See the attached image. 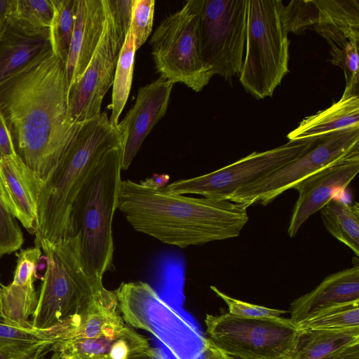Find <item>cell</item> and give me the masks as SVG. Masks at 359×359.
I'll return each instance as SVG.
<instances>
[{"label":"cell","instance_id":"13","mask_svg":"<svg viewBox=\"0 0 359 359\" xmlns=\"http://www.w3.org/2000/svg\"><path fill=\"white\" fill-rule=\"evenodd\" d=\"M359 153V128L320 140L307 152L284 166L236 191L228 200L266 205L284 191L320 169Z\"/></svg>","mask_w":359,"mask_h":359},{"label":"cell","instance_id":"23","mask_svg":"<svg viewBox=\"0 0 359 359\" xmlns=\"http://www.w3.org/2000/svg\"><path fill=\"white\" fill-rule=\"evenodd\" d=\"M53 15L51 0H9L6 21L8 27L30 36L49 35Z\"/></svg>","mask_w":359,"mask_h":359},{"label":"cell","instance_id":"41","mask_svg":"<svg viewBox=\"0 0 359 359\" xmlns=\"http://www.w3.org/2000/svg\"><path fill=\"white\" fill-rule=\"evenodd\" d=\"M129 359H170L169 356L160 348L150 347L145 351L137 354Z\"/></svg>","mask_w":359,"mask_h":359},{"label":"cell","instance_id":"42","mask_svg":"<svg viewBox=\"0 0 359 359\" xmlns=\"http://www.w3.org/2000/svg\"><path fill=\"white\" fill-rule=\"evenodd\" d=\"M322 359H359V344Z\"/></svg>","mask_w":359,"mask_h":359},{"label":"cell","instance_id":"47","mask_svg":"<svg viewBox=\"0 0 359 359\" xmlns=\"http://www.w3.org/2000/svg\"><path fill=\"white\" fill-rule=\"evenodd\" d=\"M1 285H2V284H1V280H0V295H1Z\"/></svg>","mask_w":359,"mask_h":359},{"label":"cell","instance_id":"9","mask_svg":"<svg viewBox=\"0 0 359 359\" xmlns=\"http://www.w3.org/2000/svg\"><path fill=\"white\" fill-rule=\"evenodd\" d=\"M134 0H104L106 19L99 43L79 80L68 92L74 123L101 114L103 98L112 86L118 55L130 29Z\"/></svg>","mask_w":359,"mask_h":359},{"label":"cell","instance_id":"35","mask_svg":"<svg viewBox=\"0 0 359 359\" xmlns=\"http://www.w3.org/2000/svg\"><path fill=\"white\" fill-rule=\"evenodd\" d=\"M23 242L21 229L7 208L0 191V257L19 250Z\"/></svg>","mask_w":359,"mask_h":359},{"label":"cell","instance_id":"34","mask_svg":"<svg viewBox=\"0 0 359 359\" xmlns=\"http://www.w3.org/2000/svg\"><path fill=\"white\" fill-rule=\"evenodd\" d=\"M147 338L129 326H125L113 340L105 359H129L150 348Z\"/></svg>","mask_w":359,"mask_h":359},{"label":"cell","instance_id":"14","mask_svg":"<svg viewBox=\"0 0 359 359\" xmlns=\"http://www.w3.org/2000/svg\"><path fill=\"white\" fill-rule=\"evenodd\" d=\"M359 172V153L326 166L306 177L292 189L299 196L287 227L294 237L302 225L332 198L343 192Z\"/></svg>","mask_w":359,"mask_h":359},{"label":"cell","instance_id":"32","mask_svg":"<svg viewBox=\"0 0 359 359\" xmlns=\"http://www.w3.org/2000/svg\"><path fill=\"white\" fill-rule=\"evenodd\" d=\"M283 25L289 33L300 34L318 24V15L313 0L291 1L282 10Z\"/></svg>","mask_w":359,"mask_h":359},{"label":"cell","instance_id":"26","mask_svg":"<svg viewBox=\"0 0 359 359\" xmlns=\"http://www.w3.org/2000/svg\"><path fill=\"white\" fill-rule=\"evenodd\" d=\"M135 51L133 36L129 29L118 55L112 84L111 103L108 107L111 109L109 121L114 126L118 123L130 91Z\"/></svg>","mask_w":359,"mask_h":359},{"label":"cell","instance_id":"15","mask_svg":"<svg viewBox=\"0 0 359 359\" xmlns=\"http://www.w3.org/2000/svg\"><path fill=\"white\" fill-rule=\"evenodd\" d=\"M174 84L160 76L139 88L135 104L117 125L122 136V170L130 167L147 136L165 114Z\"/></svg>","mask_w":359,"mask_h":359},{"label":"cell","instance_id":"27","mask_svg":"<svg viewBox=\"0 0 359 359\" xmlns=\"http://www.w3.org/2000/svg\"><path fill=\"white\" fill-rule=\"evenodd\" d=\"M53 15L49 28L53 53L66 64L72 38L77 0H51Z\"/></svg>","mask_w":359,"mask_h":359},{"label":"cell","instance_id":"39","mask_svg":"<svg viewBox=\"0 0 359 359\" xmlns=\"http://www.w3.org/2000/svg\"><path fill=\"white\" fill-rule=\"evenodd\" d=\"M52 346H43L31 351H15L0 348V359H40Z\"/></svg>","mask_w":359,"mask_h":359},{"label":"cell","instance_id":"3","mask_svg":"<svg viewBox=\"0 0 359 359\" xmlns=\"http://www.w3.org/2000/svg\"><path fill=\"white\" fill-rule=\"evenodd\" d=\"M122 146V136L106 112L79 123L58 163L41 180L35 223V246L70 236L73 203L100 158Z\"/></svg>","mask_w":359,"mask_h":359},{"label":"cell","instance_id":"20","mask_svg":"<svg viewBox=\"0 0 359 359\" xmlns=\"http://www.w3.org/2000/svg\"><path fill=\"white\" fill-rule=\"evenodd\" d=\"M313 27L331 47L330 62L344 74V90L358 93L359 27L330 24H318Z\"/></svg>","mask_w":359,"mask_h":359},{"label":"cell","instance_id":"28","mask_svg":"<svg viewBox=\"0 0 359 359\" xmlns=\"http://www.w3.org/2000/svg\"><path fill=\"white\" fill-rule=\"evenodd\" d=\"M58 342L57 339L48 332L20 327L0 318V348L31 351Z\"/></svg>","mask_w":359,"mask_h":359},{"label":"cell","instance_id":"8","mask_svg":"<svg viewBox=\"0 0 359 359\" xmlns=\"http://www.w3.org/2000/svg\"><path fill=\"white\" fill-rule=\"evenodd\" d=\"M197 15L198 51L212 75L231 80L244 58L248 0H190Z\"/></svg>","mask_w":359,"mask_h":359},{"label":"cell","instance_id":"29","mask_svg":"<svg viewBox=\"0 0 359 359\" xmlns=\"http://www.w3.org/2000/svg\"><path fill=\"white\" fill-rule=\"evenodd\" d=\"M299 329L342 330L359 327V301L326 309L297 325Z\"/></svg>","mask_w":359,"mask_h":359},{"label":"cell","instance_id":"31","mask_svg":"<svg viewBox=\"0 0 359 359\" xmlns=\"http://www.w3.org/2000/svg\"><path fill=\"white\" fill-rule=\"evenodd\" d=\"M112 341L104 337L70 339L53 344L51 351L74 359H105Z\"/></svg>","mask_w":359,"mask_h":359},{"label":"cell","instance_id":"30","mask_svg":"<svg viewBox=\"0 0 359 359\" xmlns=\"http://www.w3.org/2000/svg\"><path fill=\"white\" fill-rule=\"evenodd\" d=\"M318 24L359 27L358 0H313Z\"/></svg>","mask_w":359,"mask_h":359},{"label":"cell","instance_id":"11","mask_svg":"<svg viewBox=\"0 0 359 359\" xmlns=\"http://www.w3.org/2000/svg\"><path fill=\"white\" fill-rule=\"evenodd\" d=\"M149 43L156 69L161 77L201 92L213 76L200 57L197 15L190 0L162 20Z\"/></svg>","mask_w":359,"mask_h":359},{"label":"cell","instance_id":"19","mask_svg":"<svg viewBox=\"0 0 359 359\" xmlns=\"http://www.w3.org/2000/svg\"><path fill=\"white\" fill-rule=\"evenodd\" d=\"M353 128H359V95L344 90L330 107L304 118L287 138L289 141L320 140Z\"/></svg>","mask_w":359,"mask_h":359},{"label":"cell","instance_id":"37","mask_svg":"<svg viewBox=\"0 0 359 359\" xmlns=\"http://www.w3.org/2000/svg\"><path fill=\"white\" fill-rule=\"evenodd\" d=\"M16 255L17 264L12 283L20 285L34 283L37 265L42 255L41 249L35 246L22 250Z\"/></svg>","mask_w":359,"mask_h":359},{"label":"cell","instance_id":"33","mask_svg":"<svg viewBox=\"0 0 359 359\" xmlns=\"http://www.w3.org/2000/svg\"><path fill=\"white\" fill-rule=\"evenodd\" d=\"M155 3L154 0L133 1L130 30L136 50L145 43L151 32Z\"/></svg>","mask_w":359,"mask_h":359},{"label":"cell","instance_id":"7","mask_svg":"<svg viewBox=\"0 0 359 359\" xmlns=\"http://www.w3.org/2000/svg\"><path fill=\"white\" fill-rule=\"evenodd\" d=\"M115 292L123 320L151 334L174 359H196L205 351L208 339L148 283H122Z\"/></svg>","mask_w":359,"mask_h":359},{"label":"cell","instance_id":"6","mask_svg":"<svg viewBox=\"0 0 359 359\" xmlns=\"http://www.w3.org/2000/svg\"><path fill=\"white\" fill-rule=\"evenodd\" d=\"M280 0H248L245 55L240 82L257 99L272 96L289 72V45Z\"/></svg>","mask_w":359,"mask_h":359},{"label":"cell","instance_id":"2","mask_svg":"<svg viewBox=\"0 0 359 359\" xmlns=\"http://www.w3.org/2000/svg\"><path fill=\"white\" fill-rule=\"evenodd\" d=\"M249 206L187 196L126 180L121 184L118 208L136 231L184 248L238 236L249 220Z\"/></svg>","mask_w":359,"mask_h":359},{"label":"cell","instance_id":"36","mask_svg":"<svg viewBox=\"0 0 359 359\" xmlns=\"http://www.w3.org/2000/svg\"><path fill=\"white\" fill-rule=\"evenodd\" d=\"M210 288L226 304L229 313L236 316L242 318H276L288 313L285 310L268 308L233 298L213 285H211Z\"/></svg>","mask_w":359,"mask_h":359},{"label":"cell","instance_id":"12","mask_svg":"<svg viewBox=\"0 0 359 359\" xmlns=\"http://www.w3.org/2000/svg\"><path fill=\"white\" fill-rule=\"evenodd\" d=\"M319 141H288L272 149L252 152L210 173L177 180L165 187L169 191L180 194H193L207 198L228 200L238 189L293 161Z\"/></svg>","mask_w":359,"mask_h":359},{"label":"cell","instance_id":"38","mask_svg":"<svg viewBox=\"0 0 359 359\" xmlns=\"http://www.w3.org/2000/svg\"><path fill=\"white\" fill-rule=\"evenodd\" d=\"M18 155L6 120L0 112V158Z\"/></svg>","mask_w":359,"mask_h":359},{"label":"cell","instance_id":"45","mask_svg":"<svg viewBox=\"0 0 359 359\" xmlns=\"http://www.w3.org/2000/svg\"><path fill=\"white\" fill-rule=\"evenodd\" d=\"M196 359H212V355L211 353L210 350L208 348V340H207V347L205 351Z\"/></svg>","mask_w":359,"mask_h":359},{"label":"cell","instance_id":"46","mask_svg":"<svg viewBox=\"0 0 359 359\" xmlns=\"http://www.w3.org/2000/svg\"><path fill=\"white\" fill-rule=\"evenodd\" d=\"M50 359H74L70 356L63 354L61 352H55Z\"/></svg>","mask_w":359,"mask_h":359},{"label":"cell","instance_id":"21","mask_svg":"<svg viewBox=\"0 0 359 359\" xmlns=\"http://www.w3.org/2000/svg\"><path fill=\"white\" fill-rule=\"evenodd\" d=\"M359 344V327L342 330L299 329L287 359H322Z\"/></svg>","mask_w":359,"mask_h":359},{"label":"cell","instance_id":"40","mask_svg":"<svg viewBox=\"0 0 359 359\" xmlns=\"http://www.w3.org/2000/svg\"><path fill=\"white\" fill-rule=\"evenodd\" d=\"M169 176L168 175L155 174L152 177L147 178L144 181L140 182L144 186L153 189H161L164 188L169 181Z\"/></svg>","mask_w":359,"mask_h":359},{"label":"cell","instance_id":"4","mask_svg":"<svg viewBox=\"0 0 359 359\" xmlns=\"http://www.w3.org/2000/svg\"><path fill=\"white\" fill-rule=\"evenodd\" d=\"M36 247L44 252L46 269L31 323L60 342L69 339L87 314L94 294L104 286L102 278L85 270L78 236L43 241Z\"/></svg>","mask_w":359,"mask_h":359},{"label":"cell","instance_id":"17","mask_svg":"<svg viewBox=\"0 0 359 359\" xmlns=\"http://www.w3.org/2000/svg\"><path fill=\"white\" fill-rule=\"evenodd\" d=\"M104 0H77L74 27L65 71L68 92L86 69L102 34Z\"/></svg>","mask_w":359,"mask_h":359},{"label":"cell","instance_id":"16","mask_svg":"<svg viewBox=\"0 0 359 359\" xmlns=\"http://www.w3.org/2000/svg\"><path fill=\"white\" fill-rule=\"evenodd\" d=\"M41 179L18 156L0 158V191L11 214L34 233Z\"/></svg>","mask_w":359,"mask_h":359},{"label":"cell","instance_id":"10","mask_svg":"<svg viewBox=\"0 0 359 359\" xmlns=\"http://www.w3.org/2000/svg\"><path fill=\"white\" fill-rule=\"evenodd\" d=\"M208 339L238 359H287L299 328L290 318H242L229 313L205 318Z\"/></svg>","mask_w":359,"mask_h":359},{"label":"cell","instance_id":"24","mask_svg":"<svg viewBox=\"0 0 359 359\" xmlns=\"http://www.w3.org/2000/svg\"><path fill=\"white\" fill-rule=\"evenodd\" d=\"M325 229L359 256V205L332 198L320 210Z\"/></svg>","mask_w":359,"mask_h":359},{"label":"cell","instance_id":"44","mask_svg":"<svg viewBox=\"0 0 359 359\" xmlns=\"http://www.w3.org/2000/svg\"><path fill=\"white\" fill-rule=\"evenodd\" d=\"M208 346L210 348L212 359H238L236 358H233L231 355H229L219 349H218L208 339Z\"/></svg>","mask_w":359,"mask_h":359},{"label":"cell","instance_id":"18","mask_svg":"<svg viewBox=\"0 0 359 359\" xmlns=\"http://www.w3.org/2000/svg\"><path fill=\"white\" fill-rule=\"evenodd\" d=\"M359 301V266L334 273L311 291L295 299L290 306V319L301 322L335 306Z\"/></svg>","mask_w":359,"mask_h":359},{"label":"cell","instance_id":"25","mask_svg":"<svg viewBox=\"0 0 359 359\" xmlns=\"http://www.w3.org/2000/svg\"><path fill=\"white\" fill-rule=\"evenodd\" d=\"M38 297L34 283L25 285L11 283L1 285L0 318L20 327L34 329L31 320L37 305Z\"/></svg>","mask_w":359,"mask_h":359},{"label":"cell","instance_id":"1","mask_svg":"<svg viewBox=\"0 0 359 359\" xmlns=\"http://www.w3.org/2000/svg\"><path fill=\"white\" fill-rule=\"evenodd\" d=\"M0 112L18 156L43 180L80 123L70 115L65 65L50 46L0 83Z\"/></svg>","mask_w":359,"mask_h":359},{"label":"cell","instance_id":"43","mask_svg":"<svg viewBox=\"0 0 359 359\" xmlns=\"http://www.w3.org/2000/svg\"><path fill=\"white\" fill-rule=\"evenodd\" d=\"M9 0H0V40L6 27V15Z\"/></svg>","mask_w":359,"mask_h":359},{"label":"cell","instance_id":"22","mask_svg":"<svg viewBox=\"0 0 359 359\" xmlns=\"http://www.w3.org/2000/svg\"><path fill=\"white\" fill-rule=\"evenodd\" d=\"M50 46L49 35L30 36L6 25L0 40V83Z\"/></svg>","mask_w":359,"mask_h":359},{"label":"cell","instance_id":"5","mask_svg":"<svg viewBox=\"0 0 359 359\" xmlns=\"http://www.w3.org/2000/svg\"><path fill=\"white\" fill-rule=\"evenodd\" d=\"M122 146L107 151L76 196L70 215V236H78L82 264L102 278L113 268L112 221L118 205Z\"/></svg>","mask_w":359,"mask_h":359}]
</instances>
